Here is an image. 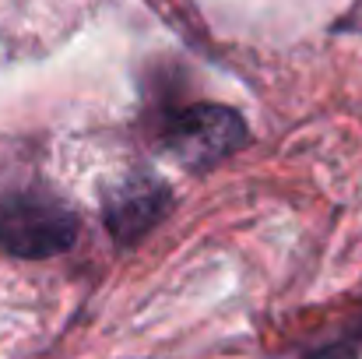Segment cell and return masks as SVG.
I'll return each mask as SVG.
<instances>
[{"label": "cell", "instance_id": "7a4b0ae2", "mask_svg": "<svg viewBox=\"0 0 362 359\" xmlns=\"http://www.w3.org/2000/svg\"><path fill=\"white\" fill-rule=\"evenodd\" d=\"M246 141V123L229 106H190L165 130V152L190 169H208L229 159Z\"/></svg>", "mask_w": 362, "mask_h": 359}, {"label": "cell", "instance_id": "3957f363", "mask_svg": "<svg viewBox=\"0 0 362 359\" xmlns=\"http://www.w3.org/2000/svg\"><path fill=\"white\" fill-rule=\"evenodd\" d=\"M169 205L173 198L162 180L151 173H130L106 194V226L113 239L134 243L169 212Z\"/></svg>", "mask_w": 362, "mask_h": 359}, {"label": "cell", "instance_id": "6da1fadb", "mask_svg": "<svg viewBox=\"0 0 362 359\" xmlns=\"http://www.w3.org/2000/svg\"><path fill=\"white\" fill-rule=\"evenodd\" d=\"M78 239V215L42 190L0 198V250L14 257H53Z\"/></svg>", "mask_w": 362, "mask_h": 359}]
</instances>
